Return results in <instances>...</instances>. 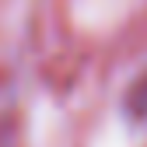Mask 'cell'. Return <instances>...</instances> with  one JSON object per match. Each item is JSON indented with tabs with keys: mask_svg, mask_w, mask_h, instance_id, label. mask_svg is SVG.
I'll list each match as a JSON object with an SVG mask.
<instances>
[{
	"mask_svg": "<svg viewBox=\"0 0 147 147\" xmlns=\"http://www.w3.org/2000/svg\"><path fill=\"white\" fill-rule=\"evenodd\" d=\"M126 109H130L133 119H147V74H140L137 84L130 88V95H126Z\"/></svg>",
	"mask_w": 147,
	"mask_h": 147,
	"instance_id": "obj_1",
	"label": "cell"
}]
</instances>
